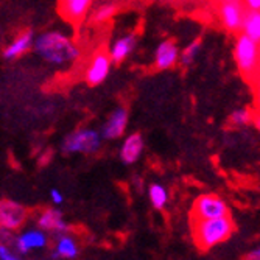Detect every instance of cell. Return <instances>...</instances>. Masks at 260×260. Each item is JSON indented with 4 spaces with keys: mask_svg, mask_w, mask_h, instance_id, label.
Segmentation results:
<instances>
[{
    "mask_svg": "<svg viewBox=\"0 0 260 260\" xmlns=\"http://www.w3.org/2000/svg\"><path fill=\"white\" fill-rule=\"evenodd\" d=\"M78 246L75 243V240L72 237H69L67 234L59 235L58 242H56V249L52 254L53 258H67V260H72L78 255Z\"/></svg>",
    "mask_w": 260,
    "mask_h": 260,
    "instance_id": "18",
    "label": "cell"
},
{
    "mask_svg": "<svg viewBox=\"0 0 260 260\" xmlns=\"http://www.w3.org/2000/svg\"><path fill=\"white\" fill-rule=\"evenodd\" d=\"M28 214L22 204L10 200H0V229L16 231L25 223Z\"/></svg>",
    "mask_w": 260,
    "mask_h": 260,
    "instance_id": "7",
    "label": "cell"
},
{
    "mask_svg": "<svg viewBox=\"0 0 260 260\" xmlns=\"http://www.w3.org/2000/svg\"><path fill=\"white\" fill-rule=\"evenodd\" d=\"M128 125V111L125 108H117L106 120L103 126V137L105 139H119L123 136Z\"/></svg>",
    "mask_w": 260,
    "mask_h": 260,
    "instance_id": "13",
    "label": "cell"
},
{
    "mask_svg": "<svg viewBox=\"0 0 260 260\" xmlns=\"http://www.w3.org/2000/svg\"><path fill=\"white\" fill-rule=\"evenodd\" d=\"M93 0H58L59 16L72 25L80 23L87 17Z\"/></svg>",
    "mask_w": 260,
    "mask_h": 260,
    "instance_id": "8",
    "label": "cell"
},
{
    "mask_svg": "<svg viewBox=\"0 0 260 260\" xmlns=\"http://www.w3.org/2000/svg\"><path fill=\"white\" fill-rule=\"evenodd\" d=\"M193 239L201 249H210L226 242L232 232L234 223L231 217L212 218V220H192Z\"/></svg>",
    "mask_w": 260,
    "mask_h": 260,
    "instance_id": "2",
    "label": "cell"
},
{
    "mask_svg": "<svg viewBox=\"0 0 260 260\" xmlns=\"http://www.w3.org/2000/svg\"><path fill=\"white\" fill-rule=\"evenodd\" d=\"M144 151V137L140 133L128 136L120 148V157L125 164H134Z\"/></svg>",
    "mask_w": 260,
    "mask_h": 260,
    "instance_id": "16",
    "label": "cell"
},
{
    "mask_svg": "<svg viewBox=\"0 0 260 260\" xmlns=\"http://www.w3.org/2000/svg\"><path fill=\"white\" fill-rule=\"evenodd\" d=\"M251 122V111L243 108V109H235L229 115V123L232 126H246Z\"/></svg>",
    "mask_w": 260,
    "mask_h": 260,
    "instance_id": "22",
    "label": "cell"
},
{
    "mask_svg": "<svg viewBox=\"0 0 260 260\" xmlns=\"http://www.w3.org/2000/svg\"><path fill=\"white\" fill-rule=\"evenodd\" d=\"M0 260H20L14 252H11V249L4 245V243H0Z\"/></svg>",
    "mask_w": 260,
    "mask_h": 260,
    "instance_id": "23",
    "label": "cell"
},
{
    "mask_svg": "<svg viewBox=\"0 0 260 260\" xmlns=\"http://www.w3.org/2000/svg\"><path fill=\"white\" fill-rule=\"evenodd\" d=\"M47 245V235L41 229H31L14 239V246L19 254H27L30 249L44 248Z\"/></svg>",
    "mask_w": 260,
    "mask_h": 260,
    "instance_id": "14",
    "label": "cell"
},
{
    "mask_svg": "<svg viewBox=\"0 0 260 260\" xmlns=\"http://www.w3.org/2000/svg\"><path fill=\"white\" fill-rule=\"evenodd\" d=\"M38 226L42 232H53L56 235H64L69 231V226L62 217V212L55 209L44 210L38 220Z\"/></svg>",
    "mask_w": 260,
    "mask_h": 260,
    "instance_id": "12",
    "label": "cell"
},
{
    "mask_svg": "<svg viewBox=\"0 0 260 260\" xmlns=\"http://www.w3.org/2000/svg\"><path fill=\"white\" fill-rule=\"evenodd\" d=\"M221 217H229V206L218 195L206 193L195 201L190 220H212Z\"/></svg>",
    "mask_w": 260,
    "mask_h": 260,
    "instance_id": "5",
    "label": "cell"
},
{
    "mask_svg": "<svg viewBox=\"0 0 260 260\" xmlns=\"http://www.w3.org/2000/svg\"><path fill=\"white\" fill-rule=\"evenodd\" d=\"M200 50H201V39H195L193 42L188 44L182 52H179V59L178 61L184 67L192 66L195 62L197 56L200 55Z\"/></svg>",
    "mask_w": 260,
    "mask_h": 260,
    "instance_id": "20",
    "label": "cell"
},
{
    "mask_svg": "<svg viewBox=\"0 0 260 260\" xmlns=\"http://www.w3.org/2000/svg\"><path fill=\"white\" fill-rule=\"evenodd\" d=\"M31 50L53 66H64L80 58L78 45L69 35L59 30H50L36 36Z\"/></svg>",
    "mask_w": 260,
    "mask_h": 260,
    "instance_id": "1",
    "label": "cell"
},
{
    "mask_svg": "<svg viewBox=\"0 0 260 260\" xmlns=\"http://www.w3.org/2000/svg\"><path fill=\"white\" fill-rule=\"evenodd\" d=\"M258 44L246 38L245 35H240L237 41H235V62H237V67L243 78L249 83H252V80H257L258 77Z\"/></svg>",
    "mask_w": 260,
    "mask_h": 260,
    "instance_id": "3",
    "label": "cell"
},
{
    "mask_svg": "<svg viewBox=\"0 0 260 260\" xmlns=\"http://www.w3.org/2000/svg\"><path fill=\"white\" fill-rule=\"evenodd\" d=\"M243 5L248 11H258L260 10V0H243Z\"/></svg>",
    "mask_w": 260,
    "mask_h": 260,
    "instance_id": "24",
    "label": "cell"
},
{
    "mask_svg": "<svg viewBox=\"0 0 260 260\" xmlns=\"http://www.w3.org/2000/svg\"><path fill=\"white\" fill-rule=\"evenodd\" d=\"M242 35L252 39L254 42H260V11H246L242 22Z\"/></svg>",
    "mask_w": 260,
    "mask_h": 260,
    "instance_id": "17",
    "label": "cell"
},
{
    "mask_svg": "<svg viewBox=\"0 0 260 260\" xmlns=\"http://www.w3.org/2000/svg\"><path fill=\"white\" fill-rule=\"evenodd\" d=\"M245 260H260V249H252L245 255Z\"/></svg>",
    "mask_w": 260,
    "mask_h": 260,
    "instance_id": "26",
    "label": "cell"
},
{
    "mask_svg": "<svg viewBox=\"0 0 260 260\" xmlns=\"http://www.w3.org/2000/svg\"><path fill=\"white\" fill-rule=\"evenodd\" d=\"M50 197H52V200H53L55 204H61V203L64 201L62 195L59 193V190H56V188H53V190L50 192Z\"/></svg>",
    "mask_w": 260,
    "mask_h": 260,
    "instance_id": "25",
    "label": "cell"
},
{
    "mask_svg": "<svg viewBox=\"0 0 260 260\" xmlns=\"http://www.w3.org/2000/svg\"><path fill=\"white\" fill-rule=\"evenodd\" d=\"M111 72V58L106 52L100 50L92 56L90 64L86 70V83L89 86L102 84Z\"/></svg>",
    "mask_w": 260,
    "mask_h": 260,
    "instance_id": "9",
    "label": "cell"
},
{
    "mask_svg": "<svg viewBox=\"0 0 260 260\" xmlns=\"http://www.w3.org/2000/svg\"><path fill=\"white\" fill-rule=\"evenodd\" d=\"M148 197H150V201L153 204L154 209L157 210H162L165 207L169 201V195H167V190L160 185V184H153L150 185L148 188Z\"/></svg>",
    "mask_w": 260,
    "mask_h": 260,
    "instance_id": "21",
    "label": "cell"
},
{
    "mask_svg": "<svg viewBox=\"0 0 260 260\" xmlns=\"http://www.w3.org/2000/svg\"><path fill=\"white\" fill-rule=\"evenodd\" d=\"M217 11L223 27L229 33H239L242 30L243 16L246 13L243 0H217Z\"/></svg>",
    "mask_w": 260,
    "mask_h": 260,
    "instance_id": "6",
    "label": "cell"
},
{
    "mask_svg": "<svg viewBox=\"0 0 260 260\" xmlns=\"http://www.w3.org/2000/svg\"><path fill=\"white\" fill-rule=\"evenodd\" d=\"M179 59V49L173 39L162 41L154 53V66L157 70H170Z\"/></svg>",
    "mask_w": 260,
    "mask_h": 260,
    "instance_id": "10",
    "label": "cell"
},
{
    "mask_svg": "<svg viewBox=\"0 0 260 260\" xmlns=\"http://www.w3.org/2000/svg\"><path fill=\"white\" fill-rule=\"evenodd\" d=\"M35 31L33 30H25L19 33L4 50V58L7 61H13L20 58L22 55H25L27 52H30L33 49V42H35Z\"/></svg>",
    "mask_w": 260,
    "mask_h": 260,
    "instance_id": "11",
    "label": "cell"
},
{
    "mask_svg": "<svg viewBox=\"0 0 260 260\" xmlns=\"http://www.w3.org/2000/svg\"><path fill=\"white\" fill-rule=\"evenodd\" d=\"M137 45V38L136 35H125L119 39H115L109 49V58L111 62L120 64L122 61H125L136 49Z\"/></svg>",
    "mask_w": 260,
    "mask_h": 260,
    "instance_id": "15",
    "label": "cell"
},
{
    "mask_svg": "<svg viewBox=\"0 0 260 260\" xmlns=\"http://www.w3.org/2000/svg\"><path fill=\"white\" fill-rule=\"evenodd\" d=\"M102 145V136L95 129H78L69 134L62 142V150L66 153H93Z\"/></svg>",
    "mask_w": 260,
    "mask_h": 260,
    "instance_id": "4",
    "label": "cell"
},
{
    "mask_svg": "<svg viewBox=\"0 0 260 260\" xmlns=\"http://www.w3.org/2000/svg\"><path fill=\"white\" fill-rule=\"evenodd\" d=\"M117 5L115 4H111V2H108V4H102V5H99L95 10L92 11V22L93 23H106V22H109L115 14H117Z\"/></svg>",
    "mask_w": 260,
    "mask_h": 260,
    "instance_id": "19",
    "label": "cell"
}]
</instances>
